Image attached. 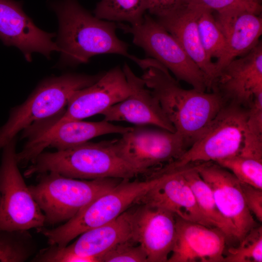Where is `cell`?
Masks as SVG:
<instances>
[{"mask_svg": "<svg viewBox=\"0 0 262 262\" xmlns=\"http://www.w3.org/2000/svg\"><path fill=\"white\" fill-rule=\"evenodd\" d=\"M59 22L56 43L60 63L76 65L87 63L97 55L114 54L136 63L139 58L128 52V45L116 35L117 24L99 19L80 5L77 0H62L51 4Z\"/></svg>", "mask_w": 262, "mask_h": 262, "instance_id": "6da1fadb", "label": "cell"}, {"mask_svg": "<svg viewBox=\"0 0 262 262\" xmlns=\"http://www.w3.org/2000/svg\"></svg>", "mask_w": 262, "mask_h": 262, "instance_id": "836d02e7", "label": "cell"}, {"mask_svg": "<svg viewBox=\"0 0 262 262\" xmlns=\"http://www.w3.org/2000/svg\"><path fill=\"white\" fill-rule=\"evenodd\" d=\"M215 163L231 172L240 182L262 189V161L237 154Z\"/></svg>", "mask_w": 262, "mask_h": 262, "instance_id": "4316f807", "label": "cell"}, {"mask_svg": "<svg viewBox=\"0 0 262 262\" xmlns=\"http://www.w3.org/2000/svg\"><path fill=\"white\" fill-rule=\"evenodd\" d=\"M100 260V262H147L144 250L132 240L116 245L103 255Z\"/></svg>", "mask_w": 262, "mask_h": 262, "instance_id": "f1b7e54d", "label": "cell"}, {"mask_svg": "<svg viewBox=\"0 0 262 262\" xmlns=\"http://www.w3.org/2000/svg\"><path fill=\"white\" fill-rule=\"evenodd\" d=\"M117 25L124 33L131 34L133 44L171 71L177 81L200 91L210 88L205 75L178 40L149 15L145 14L143 22L137 25L123 23Z\"/></svg>", "mask_w": 262, "mask_h": 262, "instance_id": "ba28073f", "label": "cell"}, {"mask_svg": "<svg viewBox=\"0 0 262 262\" xmlns=\"http://www.w3.org/2000/svg\"><path fill=\"white\" fill-rule=\"evenodd\" d=\"M184 5L201 7L214 12L234 7H243L261 14L262 5L250 0H181Z\"/></svg>", "mask_w": 262, "mask_h": 262, "instance_id": "f546056e", "label": "cell"}, {"mask_svg": "<svg viewBox=\"0 0 262 262\" xmlns=\"http://www.w3.org/2000/svg\"><path fill=\"white\" fill-rule=\"evenodd\" d=\"M154 182L153 178L145 181L122 180L63 224L52 229L43 227L36 231L49 245L65 246L84 231L112 221L137 203Z\"/></svg>", "mask_w": 262, "mask_h": 262, "instance_id": "8992f818", "label": "cell"}, {"mask_svg": "<svg viewBox=\"0 0 262 262\" xmlns=\"http://www.w3.org/2000/svg\"><path fill=\"white\" fill-rule=\"evenodd\" d=\"M132 129L115 125L103 120L87 122L74 120L65 122L55 127L34 131L28 137L22 150L16 153L18 164L32 162L47 147L57 150L77 146L93 138L109 133L122 134Z\"/></svg>", "mask_w": 262, "mask_h": 262, "instance_id": "8fae6325", "label": "cell"}, {"mask_svg": "<svg viewBox=\"0 0 262 262\" xmlns=\"http://www.w3.org/2000/svg\"><path fill=\"white\" fill-rule=\"evenodd\" d=\"M131 89L123 100L110 106L101 115L104 120L125 121L137 125H153L171 132L175 130L161 105L141 77H138L127 64L122 68Z\"/></svg>", "mask_w": 262, "mask_h": 262, "instance_id": "e0dca14e", "label": "cell"}, {"mask_svg": "<svg viewBox=\"0 0 262 262\" xmlns=\"http://www.w3.org/2000/svg\"><path fill=\"white\" fill-rule=\"evenodd\" d=\"M38 175L37 183L28 187L45 216V224L51 225L68 221L122 180L115 178L80 180L53 172Z\"/></svg>", "mask_w": 262, "mask_h": 262, "instance_id": "5b68a950", "label": "cell"}, {"mask_svg": "<svg viewBox=\"0 0 262 262\" xmlns=\"http://www.w3.org/2000/svg\"><path fill=\"white\" fill-rule=\"evenodd\" d=\"M131 92L122 68L116 66L104 73L93 84L75 92L70 98L64 112L57 118L45 123L40 130L101 114L106 109L124 99Z\"/></svg>", "mask_w": 262, "mask_h": 262, "instance_id": "7c38bea8", "label": "cell"}, {"mask_svg": "<svg viewBox=\"0 0 262 262\" xmlns=\"http://www.w3.org/2000/svg\"><path fill=\"white\" fill-rule=\"evenodd\" d=\"M55 35L38 28L24 13L21 2L0 0V40L6 46L19 49L28 62L32 61L34 52L49 58L52 52H60L53 40Z\"/></svg>", "mask_w": 262, "mask_h": 262, "instance_id": "9a60e30c", "label": "cell"}, {"mask_svg": "<svg viewBox=\"0 0 262 262\" xmlns=\"http://www.w3.org/2000/svg\"><path fill=\"white\" fill-rule=\"evenodd\" d=\"M158 99L175 131L190 146L225 104L218 93L185 89L161 64L144 70L141 77Z\"/></svg>", "mask_w": 262, "mask_h": 262, "instance_id": "7a4b0ae2", "label": "cell"}, {"mask_svg": "<svg viewBox=\"0 0 262 262\" xmlns=\"http://www.w3.org/2000/svg\"><path fill=\"white\" fill-rule=\"evenodd\" d=\"M214 13L226 42L223 56L214 63L217 74L229 62L247 53L260 42L262 18L261 14L243 7H234Z\"/></svg>", "mask_w": 262, "mask_h": 262, "instance_id": "ffe728a7", "label": "cell"}, {"mask_svg": "<svg viewBox=\"0 0 262 262\" xmlns=\"http://www.w3.org/2000/svg\"><path fill=\"white\" fill-rule=\"evenodd\" d=\"M116 153L140 174L179 159L188 145L177 132L138 125L112 140Z\"/></svg>", "mask_w": 262, "mask_h": 262, "instance_id": "30bf717a", "label": "cell"}, {"mask_svg": "<svg viewBox=\"0 0 262 262\" xmlns=\"http://www.w3.org/2000/svg\"><path fill=\"white\" fill-rule=\"evenodd\" d=\"M53 172L75 179L131 180L140 174L115 152L112 141L86 142L65 149L39 154L24 172L34 174Z\"/></svg>", "mask_w": 262, "mask_h": 262, "instance_id": "3957f363", "label": "cell"}, {"mask_svg": "<svg viewBox=\"0 0 262 262\" xmlns=\"http://www.w3.org/2000/svg\"><path fill=\"white\" fill-rule=\"evenodd\" d=\"M38 245L28 230H0V262H25L33 257Z\"/></svg>", "mask_w": 262, "mask_h": 262, "instance_id": "d4e9b609", "label": "cell"}, {"mask_svg": "<svg viewBox=\"0 0 262 262\" xmlns=\"http://www.w3.org/2000/svg\"><path fill=\"white\" fill-rule=\"evenodd\" d=\"M211 88L230 102L247 106L262 92V45L259 42L246 54L235 58L217 73Z\"/></svg>", "mask_w": 262, "mask_h": 262, "instance_id": "2e32d148", "label": "cell"}, {"mask_svg": "<svg viewBox=\"0 0 262 262\" xmlns=\"http://www.w3.org/2000/svg\"><path fill=\"white\" fill-rule=\"evenodd\" d=\"M199 34L203 48L211 59H220L226 49L224 35L218 27L214 12L199 7L197 19Z\"/></svg>", "mask_w": 262, "mask_h": 262, "instance_id": "484cf974", "label": "cell"}, {"mask_svg": "<svg viewBox=\"0 0 262 262\" xmlns=\"http://www.w3.org/2000/svg\"><path fill=\"white\" fill-rule=\"evenodd\" d=\"M250 0L255 2V3H257L259 5H261L262 0Z\"/></svg>", "mask_w": 262, "mask_h": 262, "instance_id": "d6a6232c", "label": "cell"}, {"mask_svg": "<svg viewBox=\"0 0 262 262\" xmlns=\"http://www.w3.org/2000/svg\"><path fill=\"white\" fill-rule=\"evenodd\" d=\"M262 227L252 229L236 247H230L223 262H262Z\"/></svg>", "mask_w": 262, "mask_h": 262, "instance_id": "83f0119b", "label": "cell"}, {"mask_svg": "<svg viewBox=\"0 0 262 262\" xmlns=\"http://www.w3.org/2000/svg\"><path fill=\"white\" fill-rule=\"evenodd\" d=\"M246 204L259 221H262V189L240 182Z\"/></svg>", "mask_w": 262, "mask_h": 262, "instance_id": "4dcf8cb0", "label": "cell"}, {"mask_svg": "<svg viewBox=\"0 0 262 262\" xmlns=\"http://www.w3.org/2000/svg\"><path fill=\"white\" fill-rule=\"evenodd\" d=\"M176 216L167 210L146 204L131 210L132 240L144 250L147 262H167L175 240Z\"/></svg>", "mask_w": 262, "mask_h": 262, "instance_id": "5bb4252c", "label": "cell"}, {"mask_svg": "<svg viewBox=\"0 0 262 262\" xmlns=\"http://www.w3.org/2000/svg\"><path fill=\"white\" fill-rule=\"evenodd\" d=\"M151 177L153 185L137 203L163 208L184 220L214 227L200 210L180 169Z\"/></svg>", "mask_w": 262, "mask_h": 262, "instance_id": "ac0fdd59", "label": "cell"}, {"mask_svg": "<svg viewBox=\"0 0 262 262\" xmlns=\"http://www.w3.org/2000/svg\"><path fill=\"white\" fill-rule=\"evenodd\" d=\"M147 11L156 17L166 15L181 7V0H144Z\"/></svg>", "mask_w": 262, "mask_h": 262, "instance_id": "1f68e13d", "label": "cell"}, {"mask_svg": "<svg viewBox=\"0 0 262 262\" xmlns=\"http://www.w3.org/2000/svg\"><path fill=\"white\" fill-rule=\"evenodd\" d=\"M176 237L167 262H223L225 234L215 227L176 216Z\"/></svg>", "mask_w": 262, "mask_h": 262, "instance_id": "d6986e66", "label": "cell"}, {"mask_svg": "<svg viewBox=\"0 0 262 262\" xmlns=\"http://www.w3.org/2000/svg\"><path fill=\"white\" fill-rule=\"evenodd\" d=\"M199 7L183 4L156 20L180 43L206 76L210 88L216 75L215 63L206 54L201 43L197 19Z\"/></svg>", "mask_w": 262, "mask_h": 262, "instance_id": "44dd1931", "label": "cell"}, {"mask_svg": "<svg viewBox=\"0 0 262 262\" xmlns=\"http://www.w3.org/2000/svg\"><path fill=\"white\" fill-rule=\"evenodd\" d=\"M179 169L181 170L196 202L205 216L214 227L225 234L228 243L229 241L237 242L234 228L219 211L211 188L202 179L194 164Z\"/></svg>", "mask_w": 262, "mask_h": 262, "instance_id": "603a6c76", "label": "cell"}, {"mask_svg": "<svg viewBox=\"0 0 262 262\" xmlns=\"http://www.w3.org/2000/svg\"><path fill=\"white\" fill-rule=\"evenodd\" d=\"M247 116V108L243 106L233 102L225 104L183 154L158 172H167L195 163H215L237 154L242 146Z\"/></svg>", "mask_w": 262, "mask_h": 262, "instance_id": "52a82bcc", "label": "cell"}, {"mask_svg": "<svg viewBox=\"0 0 262 262\" xmlns=\"http://www.w3.org/2000/svg\"><path fill=\"white\" fill-rule=\"evenodd\" d=\"M66 248L78 255L98 259L115 246L132 240L131 210H127L112 221L86 230Z\"/></svg>", "mask_w": 262, "mask_h": 262, "instance_id": "7402d4cb", "label": "cell"}, {"mask_svg": "<svg viewBox=\"0 0 262 262\" xmlns=\"http://www.w3.org/2000/svg\"><path fill=\"white\" fill-rule=\"evenodd\" d=\"M104 73H67L42 81L23 103L10 111L0 128V150L20 131H29L60 115L75 92L93 84Z\"/></svg>", "mask_w": 262, "mask_h": 262, "instance_id": "277c9868", "label": "cell"}, {"mask_svg": "<svg viewBox=\"0 0 262 262\" xmlns=\"http://www.w3.org/2000/svg\"><path fill=\"white\" fill-rule=\"evenodd\" d=\"M16 137L2 149L0 164V230H28L45 227V216L19 171Z\"/></svg>", "mask_w": 262, "mask_h": 262, "instance_id": "9c48e42d", "label": "cell"}, {"mask_svg": "<svg viewBox=\"0 0 262 262\" xmlns=\"http://www.w3.org/2000/svg\"><path fill=\"white\" fill-rule=\"evenodd\" d=\"M147 12L144 0H100L94 10L98 18L111 22L141 24Z\"/></svg>", "mask_w": 262, "mask_h": 262, "instance_id": "cb8c5ba5", "label": "cell"}, {"mask_svg": "<svg viewBox=\"0 0 262 262\" xmlns=\"http://www.w3.org/2000/svg\"><path fill=\"white\" fill-rule=\"evenodd\" d=\"M194 165L211 188L219 211L234 228L236 241L239 243L257 226L245 202L240 181L231 172L215 163Z\"/></svg>", "mask_w": 262, "mask_h": 262, "instance_id": "4fadbf2b", "label": "cell"}]
</instances>
